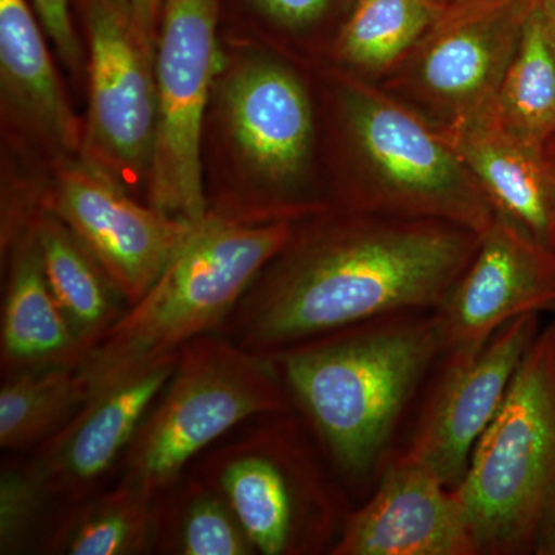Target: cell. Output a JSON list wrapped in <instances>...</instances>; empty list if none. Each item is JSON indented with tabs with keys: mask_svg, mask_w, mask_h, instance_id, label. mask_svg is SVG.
<instances>
[{
	"mask_svg": "<svg viewBox=\"0 0 555 555\" xmlns=\"http://www.w3.org/2000/svg\"><path fill=\"white\" fill-rule=\"evenodd\" d=\"M478 241L447 221L331 206L295 222L217 334L266 357L374 318L433 312Z\"/></svg>",
	"mask_w": 555,
	"mask_h": 555,
	"instance_id": "obj_1",
	"label": "cell"
},
{
	"mask_svg": "<svg viewBox=\"0 0 555 555\" xmlns=\"http://www.w3.org/2000/svg\"><path fill=\"white\" fill-rule=\"evenodd\" d=\"M306 69L264 47L221 40L201 139L211 217L269 224L331 207L318 189L320 124Z\"/></svg>",
	"mask_w": 555,
	"mask_h": 555,
	"instance_id": "obj_2",
	"label": "cell"
},
{
	"mask_svg": "<svg viewBox=\"0 0 555 555\" xmlns=\"http://www.w3.org/2000/svg\"><path fill=\"white\" fill-rule=\"evenodd\" d=\"M315 73L332 207L437 219L478 235L489 228L494 207L433 122L371 80L327 65Z\"/></svg>",
	"mask_w": 555,
	"mask_h": 555,
	"instance_id": "obj_3",
	"label": "cell"
},
{
	"mask_svg": "<svg viewBox=\"0 0 555 555\" xmlns=\"http://www.w3.org/2000/svg\"><path fill=\"white\" fill-rule=\"evenodd\" d=\"M347 481L377 467L409 401L441 358L433 312L374 318L266 356Z\"/></svg>",
	"mask_w": 555,
	"mask_h": 555,
	"instance_id": "obj_4",
	"label": "cell"
},
{
	"mask_svg": "<svg viewBox=\"0 0 555 555\" xmlns=\"http://www.w3.org/2000/svg\"><path fill=\"white\" fill-rule=\"evenodd\" d=\"M297 221L241 224L211 217L138 302L78 364L89 398L195 338L217 334L251 281L291 238Z\"/></svg>",
	"mask_w": 555,
	"mask_h": 555,
	"instance_id": "obj_5",
	"label": "cell"
},
{
	"mask_svg": "<svg viewBox=\"0 0 555 555\" xmlns=\"http://www.w3.org/2000/svg\"><path fill=\"white\" fill-rule=\"evenodd\" d=\"M478 554H537L555 526V323L540 328L454 488Z\"/></svg>",
	"mask_w": 555,
	"mask_h": 555,
	"instance_id": "obj_6",
	"label": "cell"
},
{
	"mask_svg": "<svg viewBox=\"0 0 555 555\" xmlns=\"http://www.w3.org/2000/svg\"><path fill=\"white\" fill-rule=\"evenodd\" d=\"M268 357L219 334L188 343L122 459L124 474L158 496L230 430L294 411Z\"/></svg>",
	"mask_w": 555,
	"mask_h": 555,
	"instance_id": "obj_7",
	"label": "cell"
},
{
	"mask_svg": "<svg viewBox=\"0 0 555 555\" xmlns=\"http://www.w3.org/2000/svg\"><path fill=\"white\" fill-rule=\"evenodd\" d=\"M189 470L224 499L257 554H328L346 520L337 489L292 412L266 415Z\"/></svg>",
	"mask_w": 555,
	"mask_h": 555,
	"instance_id": "obj_8",
	"label": "cell"
},
{
	"mask_svg": "<svg viewBox=\"0 0 555 555\" xmlns=\"http://www.w3.org/2000/svg\"><path fill=\"white\" fill-rule=\"evenodd\" d=\"M86 51L82 156L147 203L156 124V46L130 0H69Z\"/></svg>",
	"mask_w": 555,
	"mask_h": 555,
	"instance_id": "obj_9",
	"label": "cell"
},
{
	"mask_svg": "<svg viewBox=\"0 0 555 555\" xmlns=\"http://www.w3.org/2000/svg\"><path fill=\"white\" fill-rule=\"evenodd\" d=\"M221 62L218 0H166L156 43V124L147 204L169 217H207L201 139Z\"/></svg>",
	"mask_w": 555,
	"mask_h": 555,
	"instance_id": "obj_10",
	"label": "cell"
},
{
	"mask_svg": "<svg viewBox=\"0 0 555 555\" xmlns=\"http://www.w3.org/2000/svg\"><path fill=\"white\" fill-rule=\"evenodd\" d=\"M531 5L532 0H449L387 86L415 101L436 127L486 115Z\"/></svg>",
	"mask_w": 555,
	"mask_h": 555,
	"instance_id": "obj_11",
	"label": "cell"
},
{
	"mask_svg": "<svg viewBox=\"0 0 555 555\" xmlns=\"http://www.w3.org/2000/svg\"><path fill=\"white\" fill-rule=\"evenodd\" d=\"M46 210L86 244L129 306L155 286L204 221L156 210L83 158L54 170Z\"/></svg>",
	"mask_w": 555,
	"mask_h": 555,
	"instance_id": "obj_12",
	"label": "cell"
},
{
	"mask_svg": "<svg viewBox=\"0 0 555 555\" xmlns=\"http://www.w3.org/2000/svg\"><path fill=\"white\" fill-rule=\"evenodd\" d=\"M38 14L28 0H0L2 166L51 179L82 156L76 115Z\"/></svg>",
	"mask_w": 555,
	"mask_h": 555,
	"instance_id": "obj_13",
	"label": "cell"
},
{
	"mask_svg": "<svg viewBox=\"0 0 555 555\" xmlns=\"http://www.w3.org/2000/svg\"><path fill=\"white\" fill-rule=\"evenodd\" d=\"M555 309V250L495 214L473 261L434 310L443 363L477 356L509 321Z\"/></svg>",
	"mask_w": 555,
	"mask_h": 555,
	"instance_id": "obj_14",
	"label": "cell"
},
{
	"mask_svg": "<svg viewBox=\"0 0 555 555\" xmlns=\"http://www.w3.org/2000/svg\"><path fill=\"white\" fill-rule=\"evenodd\" d=\"M539 332L540 313H526L500 328L477 356L443 363L404 455L429 467L449 488L462 483L478 440Z\"/></svg>",
	"mask_w": 555,
	"mask_h": 555,
	"instance_id": "obj_15",
	"label": "cell"
},
{
	"mask_svg": "<svg viewBox=\"0 0 555 555\" xmlns=\"http://www.w3.org/2000/svg\"><path fill=\"white\" fill-rule=\"evenodd\" d=\"M331 555H478L454 489L401 454L366 505L346 516Z\"/></svg>",
	"mask_w": 555,
	"mask_h": 555,
	"instance_id": "obj_16",
	"label": "cell"
},
{
	"mask_svg": "<svg viewBox=\"0 0 555 555\" xmlns=\"http://www.w3.org/2000/svg\"><path fill=\"white\" fill-rule=\"evenodd\" d=\"M178 356L94 393L78 414L30 456L51 503L64 509L93 492L122 463L153 401L169 382Z\"/></svg>",
	"mask_w": 555,
	"mask_h": 555,
	"instance_id": "obj_17",
	"label": "cell"
},
{
	"mask_svg": "<svg viewBox=\"0 0 555 555\" xmlns=\"http://www.w3.org/2000/svg\"><path fill=\"white\" fill-rule=\"evenodd\" d=\"M477 179L495 214L555 250V169L547 145L500 127L489 113L437 127Z\"/></svg>",
	"mask_w": 555,
	"mask_h": 555,
	"instance_id": "obj_18",
	"label": "cell"
},
{
	"mask_svg": "<svg viewBox=\"0 0 555 555\" xmlns=\"http://www.w3.org/2000/svg\"><path fill=\"white\" fill-rule=\"evenodd\" d=\"M7 266L0 331L2 378L78 367L82 346L51 292L35 224L2 255Z\"/></svg>",
	"mask_w": 555,
	"mask_h": 555,
	"instance_id": "obj_19",
	"label": "cell"
},
{
	"mask_svg": "<svg viewBox=\"0 0 555 555\" xmlns=\"http://www.w3.org/2000/svg\"><path fill=\"white\" fill-rule=\"evenodd\" d=\"M156 500L133 478L57 511L39 542L51 555L155 554Z\"/></svg>",
	"mask_w": 555,
	"mask_h": 555,
	"instance_id": "obj_20",
	"label": "cell"
},
{
	"mask_svg": "<svg viewBox=\"0 0 555 555\" xmlns=\"http://www.w3.org/2000/svg\"><path fill=\"white\" fill-rule=\"evenodd\" d=\"M35 229L51 292L86 357L129 302L86 244L56 215L43 210Z\"/></svg>",
	"mask_w": 555,
	"mask_h": 555,
	"instance_id": "obj_21",
	"label": "cell"
},
{
	"mask_svg": "<svg viewBox=\"0 0 555 555\" xmlns=\"http://www.w3.org/2000/svg\"><path fill=\"white\" fill-rule=\"evenodd\" d=\"M343 0H218L219 39L276 51L301 67L323 68L347 20Z\"/></svg>",
	"mask_w": 555,
	"mask_h": 555,
	"instance_id": "obj_22",
	"label": "cell"
},
{
	"mask_svg": "<svg viewBox=\"0 0 555 555\" xmlns=\"http://www.w3.org/2000/svg\"><path fill=\"white\" fill-rule=\"evenodd\" d=\"M448 2L357 0L328 53L327 67L371 82L392 75L436 24Z\"/></svg>",
	"mask_w": 555,
	"mask_h": 555,
	"instance_id": "obj_23",
	"label": "cell"
},
{
	"mask_svg": "<svg viewBox=\"0 0 555 555\" xmlns=\"http://www.w3.org/2000/svg\"><path fill=\"white\" fill-rule=\"evenodd\" d=\"M489 115L526 141L547 145L555 139V22L546 0H532Z\"/></svg>",
	"mask_w": 555,
	"mask_h": 555,
	"instance_id": "obj_24",
	"label": "cell"
},
{
	"mask_svg": "<svg viewBox=\"0 0 555 555\" xmlns=\"http://www.w3.org/2000/svg\"><path fill=\"white\" fill-rule=\"evenodd\" d=\"M155 554L257 553L224 499L189 470L156 500Z\"/></svg>",
	"mask_w": 555,
	"mask_h": 555,
	"instance_id": "obj_25",
	"label": "cell"
},
{
	"mask_svg": "<svg viewBox=\"0 0 555 555\" xmlns=\"http://www.w3.org/2000/svg\"><path fill=\"white\" fill-rule=\"evenodd\" d=\"M89 400L76 367L24 372L3 378L0 390V447L36 449L67 425Z\"/></svg>",
	"mask_w": 555,
	"mask_h": 555,
	"instance_id": "obj_26",
	"label": "cell"
},
{
	"mask_svg": "<svg viewBox=\"0 0 555 555\" xmlns=\"http://www.w3.org/2000/svg\"><path fill=\"white\" fill-rule=\"evenodd\" d=\"M51 503L30 459L3 462L0 469V554H22L43 535Z\"/></svg>",
	"mask_w": 555,
	"mask_h": 555,
	"instance_id": "obj_27",
	"label": "cell"
},
{
	"mask_svg": "<svg viewBox=\"0 0 555 555\" xmlns=\"http://www.w3.org/2000/svg\"><path fill=\"white\" fill-rule=\"evenodd\" d=\"M40 25L49 36L62 67L67 69L75 86L86 90V51L69 0H31Z\"/></svg>",
	"mask_w": 555,
	"mask_h": 555,
	"instance_id": "obj_28",
	"label": "cell"
},
{
	"mask_svg": "<svg viewBox=\"0 0 555 555\" xmlns=\"http://www.w3.org/2000/svg\"><path fill=\"white\" fill-rule=\"evenodd\" d=\"M130 3L142 35L156 46L166 0H130Z\"/></svg>",
	"mask_w": 555,
	"mask_h": 555,
	"instance_id": "obj_29",
	"label": "cell"
},
{
	"mask_svg": "<svg viewBox=\"0 0 555 555\" xmlns=\"http://www.w3.org/2000/svg\"><path fill=\"white\" fill-rule=\"evenodd\" d=\"M539 555H555V526L543 539L542 545L537 550Z\"/></svg>",
	"mask_w": 555,
	"mask_h": 555,
	"instance_id": "obj_30",
	"label": "cell"
},
{
	"mask_svg": "<svg viewBox=\"0 0 555 555\" xmlns=\"http://www.w3.org/2000/svg\"><path fill=\"white\" fill-rule=\"evenodd\" d=\"M547 153H550V158L553 160V166L555 169V139L547 144Z\"/></svg>",
	"mask_w": 555,
	"mask_h": 555,
	"instance_id": "obj_31",
	"label": "cell"
},
{
	"mask_svg": "<svg viewBox=\"0 0 555 555\" xmlns=\"http://www.w3.org/2000/svg\"><path fill=\"white\" fill-rule=\"evenodd\" d=\"M547 7H550L551 14H553L555 22V0H546Z\"/></svg>",
	"mask_w": 555,
	"mask_h": 555,
	"instance_id": "obj_32",
	"label": "cell"
},
{
	"mask_svg": "<svg viewBox=\"0 0 555 555\" xmlns=\"http://www.w3.org/2000/svg\"><path fill=\"white\" fill-rule=\"evenodd\" d=\"M553 313H554V323H555V309L553 310Z\"/></svg>",
	"mask_w": 555,
	"mask_h": 555,
	"instance_id": "obj_33",
	"label": "cell"
}]
</instances>
